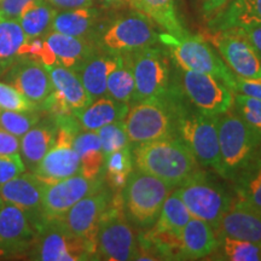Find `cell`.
Segmentation results:
<instances>
[{
    "mask_svg": "<svg viewBox=\"0 0 261 261\" xmlns=\"http://www.w3.org/2000/svg\"><path fill=\"white\" fill-rule=\"evenodd\" d=\"M175 130L191 150L198 163L211 167L221 175V160L217 117L187 110L179 98L175 100Z\"/></svg>",
    "mask_w": 261,
    "mask_h": 261,
    "instance_id": "obj_4",
    "label": "cell"
},
{
    "mask_svg": "<svg viewBox=\"0 0 261 261\" xmlns=\"http://www.w3.org/2000/svg\"><path fill=\"white\" fill-rule=\"evenodd\" d=\"M175 97L177 92L171 89L166 96L137 102L129 108L122 121L130 144L174 137Z\"/></svg>",
    "mask_w": 261,
    "mask_h": 261,
    "instance_id": "obj_3",
    "label": "cell"
},
{
    "mask_svg": "<svg viewBox=\"0 0 261 261\" xmlns=\"http://www.w3.org/2000/svg\"><path fill=\"white\" fill-rule=\"evenodd\" d=\"M19 150V140L8 130L0 126V154L12 155L17 154Z\"/></svg>",
    "mask_w": 261,
    "mask_h": 261,
    "instance_id": "obj_45",
    "label": "cell"
},
{
    "mask_svg": "<svg viewBox=\"0 0 261 261\" xmlns=\"http://www.w3.org/2000/svg\"><path fill=\"white\" fill-rule=\"evenodd\" d=\"M133 163L138 171L161 179L177 188L198 169V162L191 150L177 137L135 145Z\"/></svg>",
    "mask_w": 261,
    "mask_h": 261,
    "instance_id": "obj_1",
    "label": "cell"
},
{
    "mask_svg": "<svg viewBox=\"0 0 261 261\" xmlns=\"http://www.w3.org/2000/svg\"><path fill=\"white\" fill-rule=\"evenodd\" d=\"M219 51L225 63L236 76L261 79V57L236 28L212 31L204 35Z\"/></svg>",
    "mask_w": 261,
    "mask_h": 261,
    "instance_id": "obj_16",
    "label": "cell"
},
{
    "mask_svg": "<svg viewBox=\"0 0 261 261\" xmlns=\"http://www.w3.org/2000/svg\"><path fill=\"white\" fill-rule=\"evenodd\" d=\"M57 136L46 155L33 169L44 184H51L80 173V159L74 148V138L80 126L74 115L55 116Z\"/></svg>",
    "mask_w": 261,
    "mask_h": 261,
    "instance_id": "obj_7",
    "label": "cell"
},
{
    "mask_svg": "<svg viewBox=\"0 0 261 261\" xmlns=\"http://www.w3.org/2000/svg\"><path fill=\"white\" fill-rule=\"evenodd\" d=\"M4 254H11V253H10L9 248L6 247L2 241H0V255H4Z\"/></svg>",
    "mask_w": 261,
    "mask_h": 261,
    "instance_id": "obj_50",
    "label": "cell"
},
{
    "mask_svg": "<svg viewBox=\"0 0 261 261\" xmlns=\"http://www.w3.org/2000/svg\"><path fill=\"white\" fill-rule=\"evenodd\" d=\"M130 8L148 16L168 34L174 37L188 34L179 21L173 0H132Z\"/></svg>",
    "mask_w": 261,
    "mask_h": 261,
    "instance_id": "obj_31",
    "label": "cell"
},
{
    "mask_svg": "<svg viewBox=\"0 0 261 261\" xmlns=\"http://www.w3.org/2000/svg\"><path fill=\"white\" fill-rule=\"evenodd\" d=\"M74 148L80 159V174L90 179L103 177L106 156L98 133L93 130L79 132L74 138Z\"/></svg>",
    "mask_w": 261,
    "mask_h": 261,
    "instance_id": "obj_29",
    "label": "cell"
},
{
    "mask_svg": "<svg viewBox=\"0 0 261 261\" xmlns=\"http://www.w3.org/2000/svg\"><path fill=\"white\" fill-rule=\"evenodd\" d=\"M54 91L42 104L40 110H46L52 116L75 115L92 102L84 87L79 75L74 70L52 65L47 68Z\"/></svg>",
    "mask_w": 261,
    "mask_h": 261,
    "instance_id": "obj_14",
    "label": "cell"
},
{
    "mask_svg": "<svg viewBox=\"0 0 261 261\" xmlns=\"http://www.w3.org/2000/svg\"><path fill=\"white\" fill-rule=\"evenodd\" d=\"M133 169V156L129 145L112 152L106 158L104 173L113 189H123Z\"/></svg>",
    "mask_w": 261,
    "mask_h": 261,
    "instance_id": "obj_37",
    "label": "cell"
},
{
    "mask_svg": "<svg viewBox=\"0 0 261 261\" xmlns=\"http://www.w3.org/2000/svg\"><path fill=\"white\" fill-rule=\"evenodd\" d=\"M217 259L228 261H261V244L237 240L227 236H218Z\"/></svg>",
    "mask_w": 261,
    "mask_h": 261,
    "instance_id": "obj_36",
    "label": "cell"
},
{
    "mask_svg": "<svg viewBox=\"0 0 261 261\" xmlns=\"http://www.w3.org/2000/svg\"><path fill=\"white\" fill-rule=\"evenodd\" d=\"M129 106L119 102L109 96L98 97L89 106L74 115L79 123L80 129L97 132L103 126L109 123L122 121L128 113Z\"/></svg>",
    "mask_w": 261,
    "mask_h": 261,
    "instance_id": "obj_24",
    "label": "cell"
},
{
    "mask_svg": "<svg viewBox=\"0 0 261 261\" xmlns=\"http://www.w3.org/2000/svg\"><path fill=\"white\" fill-rule=\"evenodd\" d=\"M234 91L236 93L261 100V79H243V77L237 76Z\"/></svg>",
    "mask_w": 261,
    "mask_h": 261,
    "instance_id": "obj_44",
    "label": "cell"
},
{
    "mask_svg": "<svg viewBox=\"0 0 261 261\" xmlns=\"http://www.w3.org/2000/svg\"><path fill=\"white\" fill-rule=\"evenodd\" d=\"M232 181L238 200L261 212V150Z\"/></svg>",
    "mask_w": 261,
    "mask_h": 261,
    "instance_id": "obj_32",
    "label": "cell"
},
{
    "mask_svg": "<svg viewBox=\"0 0 261 261\" xmlns=\"http://www.w3.org/2000/svg\"><path fill=\"white\" fill-rule=\"evenodd\" d=\"M44 182L34 173H22L0 185V196L5 203L14 204L27 212L38 230L45 221L42 215Z\"/></svg>",
    "mask_w": 261,
    "mask_h": 261,
    "instance_id": "obj_19",
    "label": "cell"
},
{
    "mask_svg": "<svg viewBox=\"0 0 261 261\" xmlns=\"http://www.w3.org/2000/svg\"><path fill=\"white\" fill-rule=\"evenodd\" d=\"M103 185V177L90 179L80 173L63 180L44 184L42 215L46 220L61 219L76 202L102 190Z\"/></svg>",
    "mask_w": 261,
    "mask_h": 261,
    "instance_id": "obj_15",
    "label": "cell"
},
{
    "mask_svg": "<svg viewBox=\"0 0 261 261\" xmlns=\"http://www.w3.org/2000/svg\"><path fill=\"white\" fill-rule=\"evenodd\" d=\"M104 4L113 6V8H123V6H130L132 0H103Z\"/></svg>",
    "mask_w": 261,
    "mask_h": 261,
    "instance_id": "obj_49",
    "label": "cell"
},
{
    "mask_svg": "<svg viewBox=\"0 0 261 261\" xmlns=\"http://www.w3.org/2000/svg\"><path fill=\"white\" fill-rule=\"evenodd\" d=\"M46 2L52 6L68 10L92 5V0H46Z\"/></svg>",
    "mask_w": 261,
    "mask_h": 261,
    "instance_id": "obj_47",
    "label": "cell"
},
{
    "mask_svg": "<svg viewBox=\"0 0 261 261\" xmlns=\"http://www.w3.org/2000/svg\"><path fill=\"white\" fill-rule=\"evenodd\" d=\"M0 2H2V0H0Z\"/></svg>",
    "mask_w": 261,
    "mask_h": 261,
    "instance_id": "obj_52",
    "label": "cell"
},
{
    "mask_svg": "<svg viewBox=\"0 0 261 261\" xmlns=\"http://www.w3.org/2000/svg\"><path fill=\"white\" fill-rule=\"evenodd\" d=\"M97 133L106 158L112 152L129 145L123 121H116L103 126L102 128L97 130Z\"/></svg>",
    "mask_w": 261,
    "mask_h": 261,
    "instance_id": "obj_39",
    "label": "cell"
},
{
    "mask_svg": "<svg viewBox=\"0 0 261 261\" xmlns=\"http://www.w3.org/2000/svg\"><path fill=\"white\" fill-rule=\"evenodd\" d=\"M125 55L132 68L136 91L133 103L166 96L171 90V68L162 48L148 46Z\"/></svg>",
    "mask_w": 261,
    "mask_h": 261,
    "instance_id": "obj_9",
    "label": "cell"
},
{
    "mask_svg": "<svg viewBox=\"0 0 261 261\" xmlns=\"http://www.w3.org/2000/svg\"><path fill=\"white\" fill-rule=\"evenodd\" d=\"M45 41L55 55L57 64L74 71L98 48L92 39L71 37L58 32L47 34Z\"/></svg>",
    "mask_w": 261,
    "mask_h": 261,
    "instance_id": "obj_22",
    "label": "cell"
},
{
    "mask_svg": "<svg viewBox=\"0 0 261 261\" xmlns=\"http://www.w3.org/2000/svg\"><path fill=\"white\" fill-rule=\"evenodd\" d=\"M25 172V165L18 154H0V185Z\"/></svg>",
    "mask_w": 261,
    "mask_h": 261,
    "instance_id": "obj_42",
    "label": "cell"
},
{
    "mask_svg": "<svg viewBox=\"0 0 261 261\" xmlns=\"http://www.w3.org/2000/svg\"><path fill=\"white\" fill-rule=\"evenodd\" d=\"M57 128L56 117L54 116L52 119H46L44 121L39 120L38 123H35L25 135L21 137L19 149L22 160H24L32 169H34L35 166L41 161L55 143Z\"/></svg>",
    "mask_w": 261,
    "mask_h": 261,
    "instance_id": "obj_27",
    "label": "cell"
},
{
    "mask_svg": "<svg viewBox=\"0 0 261 261\" xmlns=\"http://www.w3.org/2000/svg\"><path fill=\"white\" fill-rule=\"evenodd\" d=\"M40 120L38 110L33 112H12L0 110V126L16 137H22Z\"/></svg>",
    "mask_w": 261,
    "mask_h": 261,
    "instance_id": "obj_38",
    "label": "cell"
},
{
    "mask_svg": "<svg viewBox=\"0 0 261 261\" xmlns=\"http://www.w3.org/2000/svg\"><path fill=\"white\" fill-rule=\"evenodd\" d=\"M57 11L45 0H35L22 10L17 21L29 40L50 31Z\"/></svg>",
    "mask_w": 261,
    "mask_h": 261,
    "instance_id": "obj_34",
    "label": "cell"
},
{
    "mask_svg": "<svg viewBox=\"0 0 261 261\" xmlns=\"http://www.w3.org/2000/svg\"><path fill=\"white\" fill-rule=\"evenodd\" d=\"M236 29L238 33L252 45L254 50H255L261 57V24L249 25V27H242Z\"/></svg>",
    "mask_w": 261,
    "mask_h": 261,
    "instance_id": "obj_46",
    "label": "cell"
},
{
    "mask_svg": "<svg viewBox=\"0 0 261 261\" xmlns=\"http://www.w3.org/2000/svg\"><path fill=\"white\" fill-rule=\"evenodd\" d=\"M99 11L91 6L70 9L68 11L56 14L52 22L51 31L71 37L90 38L96 34L99 27Z\"/></svg>",
    "mask_w": 261,
    "mask_h": 261,
    "instance_id": "obj_28",
    "label": "cell"
},
{
    "mask_svg": "<svg viewBox=\"0 0 261 261\" xmlns=\"http://www.w3.org/2000/svg\"><path fill=\"white\" fill-rule=\"evenodd\" d=\"M160 42L154 21L139 11L122 15L100 28L97 46L110 54H128Z\"/></svg>",
    "mask_w": 261,
    "mask_h": 261,
    "instance_id": "obj_8",
    "label": "cell"
},
{
    "mask_svg": "<svg viewBox=\"0 0 261 261\" xmlns=\"http://www.w3.org/2000/svg\"><path fill=\"white\" fill-rule=\"evenodd\" d=\"M0 110L12 112H33L39 110L23 93L10 84L0 81Z\"/></svg>",
    "mask_w": 261,
    "mask_h": 261,
    "instance_id": "obj_40",
    "label": "cell"
},
{
    "mask_svg": "<svg viewBox=\"0 0 261 261\" xmlns=\"http://www.w3.org/2000/svg\"><path fill=\"white\" fill-rule=\"evenodd\" d=\"M121 55L110 54L99 47L75 70L90 97L96 99L107 94V80Z\"/></svg>",
    "mask_w": 261,
    "mask_h": 261,
    "instance_id": "obj_23",
    "label": "cell"
},
{
    "mask_svg": "<svg viewBox=\"0 0 261 261\" xmlns=\"http://www.w3.org/2000/svg\"><path fill=\"white\" fill-rule=\"evenodd\" d=\"M234 112L247 123L261 132V100L236 93L233 98Z\"/></svg>",
    "mask_w": 261,
    "mask_h": 261,
    "instance_id": "obj_41",
    "label": "cell"
},
{
    "mask_svg": "<svg viewBox=\"0 0 261 261\" xmlns=\"http://www.w3.org/2000/svg\"><path fill=\"white\" fill-rule=\"evenodd\" d=\"M35 0H2L0 2V17L18 19L22 10Z\"/></svg>",
    "mask_w": 261,
    "mask_h": 261,
    "instance_id": "obj_43",
    "label": "cell"
},
{
    "mask_svg": "<svg viewBox=\"0 0 261 261\" xmlns=\"http://www.w3.org/2000/svg\"><path fill=\"white\" fill-rule=\"evenodd\" d=\"M4 204H5V202H4V201H3L2 196H0V208H2V207H3V205H4Z\"/></svg>",
    "mask_w": 261,
    "mask_h": 261,
    "instance_id": "obj_51",
    "label": "cell"
},
{
    "mask_svg": "<svg viewBox=\"0 0 261 261\" xmlns=\"http://www.w3.org/2000/svg\"><path fill=\"white\" fill-rule=\"evenodd\" d=\"M29 41L17 19L0 17V73L23 57V47Z\"/></svg>",
    "mask_w": 261,
    "mask_h": 261,
    "instance_id": "obj_30",
    "label": "cell"
},
{
    "mask_svg": "<svg viewBox=\"0 0 261 261\" xmlns=\"http://www.w3.org/2000/svg\"><path fill=\"white\" fill-rule=\"evenodd\" d=\"M180 86L182 93L203 115L217 117L233 107V91L213 75L180 69Z\"/></svg>",
    "mask_w": 261,
    "mask_h": 261,
    "instance_id": "obj_13",
    "label": "cell"
},
{
    "mask_svg": "<svg viewBox=\"0 0 261 261\" xmlns=\"http://www.w3.org/2000/svg\"><path fill=\"white\" fill-rule=\"evenodd\" d=\"M37 232V225L27 212L9 203L0 208V241L9 248L10 253L28 249Z\"/></svg>",
    "mask_w": 261,
    "mask_h": 261,
    "instance_id": "obj_21",
    "label": "cell"
},
{
    "mask_svg": "<svg viewBox=\"0 0 261 261\" xmlns=\"http://www.w3.org/2000/svg\"><path fill=\"white\" fill-rule=\"evenodd\" d=\"M214 231L217 237L227 236L261 244V212L236 198Z\"/></svg>",
    "mask_w": 261,
    "mask_h": 261,
    "instance_id": "obj_20",
    "label": "cell"
},
{
    "mask_svg": "<svg viewBox=\"0 0 261 261\" xmlns=\"http://www.w3.org/2000/svg\"><path fill=\"white\" fill-rule=\"evenodd\" d=\"M232 108L217 116L221 177L228 180H233L261 150L260 130L244 121Z\"/></svg>",
    "mask_w": 261,
    "mask_h": 261,
    "instance_id": "obj_2",
    "label": "cell"
},
{
    "mask_svg": "<svg viewBox=\"0 0 261 261\" xmlns=\"http://www.w3.org/2000/svg\"><path fill=\"white\" fill-rule=\"evenodd\" d=\"M261 24V0H228L208 22L212 31Z\"/></svg>",
    "mask_w": 261,
    "mask_h": 261,
    "instance_id": "obj_25",
    "label": "cell"
},
{
    "mask_svg": "<svg viewBox=\"0 0 261 261\" xmlns=\"http://www.w3.org/2000/svg\"><path fill=\"white\" fill-rule=\"evenodd\" d=\"M5 73L10 85L23 93L39 110L54 91L47 68L31 57L18 58Z\"/></svg>",
    "mask_w": 261,
    "mask_h": 261,
    "instance_id": "obj_18",
    "label": "cell"
},
{
    "mask_svg": "<svg viewBox=\"0 0 261 261\" xmlns=\"http://www.w3.org/2000/svg\"><path fill=\"white\" fill-rule=\"evenodd\" d=\"M191 218L187 205L180 200L177 192L173 191L166 198L152 230L156 232L167 233L180 238L182 228L185 227V225L189 223Z\"/></svg>",
    "mask_w": 261,
    "mask_h": 261,
    "instance_id": "obj_33",
    "label": "cell"
},
{
    "mask_svg": "<svg viewBox=\"0 0 261 261\" xmlns=\"http://www.w3.org/2000/svg\"><path fill=\"white\" fill-rule=\"evenodd\" d=\"M31 247L29 256L39 261H80L96 255L90 244L67 230L60 219H45Z\"/></svg>",
    "mask_w": 261,
    "mask_h": 261,
    "instance_id": "obj_10",
    "label": "cell"
},
{
    "mask_svg": "<svg viewBox=\"0 0 261 261\" xmlns=\"http://www.w3.org/2000/svg\"><path fill=\"white\" fill-rule=\"evenodd\" d=\"M110 192L102 189L76 202L61 218V223L75 236L83 238L96 254V234L98 225L112 203Z\"/></svg>",
    "mask_w": 261,
    "mask_h": 261,
    "instance_id": "obj_17",
    "label": "cell"
},
{
    "mask_svg": "<svg viewBox=\"0 0 261 261\" xmlns=\"http://www.w3.org/2000/svg\"><path fill=\"white\" fill-rule=\"evenodd\" d=\"M122 202V200H121ZM113 198L98 225L96 254L109 261L136 260L138 243L123 212V203Z\"/></svg>",
    "mask_w": 261,
    "mask_h": 261,
    "instance_id": "obj_11",
    "label": "cell"
},
{
    "mask_svg": "<svg viewBox=\"0 0 261 261\" xmlns=\"http://www.w3.org/2000/svg\"><path fill=\"white\" fill-rule=\"evenodd\" d=\"M227 2L228 0H202V11L207 17H212L218 11H220L227 4Z\"/></svg>",
    "mask_w": 261,
    "mask_h": 261,
    "instance_id": "obj_48",
    "label": "cell"
},
{
    "mask_svg": "<svg viewBox=\"0 0 261 261\" xmlns=\"http://www.w3.org/2000/svg\"><path fill=\"white\" fill-rule=\"evenodd\" d=\"M177 188L175 192L187 205L191 217L205 221L214 230L233 201L230 195L201 171L196 172Z\"/></svg>",
    "mask_w": 261,
    "mask_h": 261,
    "instance_id": "obj_12",
    "label": "cell"
},
{
    "mask_svg": "<svg viewBox=\"0 0 261 261\" xmlns=\"http://www.w3.org/2000/svg\"><path fill=\"white\" fill-rule=\"evenodd\" d=\"M172 189L174 188L148 173H130L122 190L123 208L129 219L142 227L154 225Z\"/></svg>",
    "mask_w": 261,
    "mask_h": 261,
    "instance_id": "obj_6",
    "label": "cell"
},
{
    "mask_svg": "<svg viewBox=\"0 0 261 261\" xmlns=\"http://www.w3.org/2000/svg\"><path fill=\"white\" fill-rule=\"evenodd\" d=\"M136 85L132 68L125 55L120 56L116 67L107 80V94L119 102L129 104L135 96Z\"/></svg>",
    "mask_w": 261,
    "mask_h": 261,
    "instance_id": "obj_35",
    "label": "cell"
},
{
    "mask_svg": "<svg viewBox=\"0 0 261 261\" xmlns=\"http://www.w3.org/2000/svg\"><path fill=\"white\" fill-rule=\"evenodd\" d=\"M160 42L168 48L180 69L213 75L234 91L237 76L203 37H174L165 33L160 34Z\"/></svg>",
    "mask_w": 261,
    "mask_h": 261,
    "instance_id": "obj_5",
    "label": "cell"
},
{
    "mask_svg": "<svg viewBox=\"0 0 261 261\" xmlns=\"http://www.w3.org/2000/svg\"><path fill=\"white\" fill-rule=\"evenodd\" d=\"M217 243L214 228L203 220L191 218L180 233L181 259H204L214 253Z\"/></svg>",
    "mask_w": 261,
    "mask_h": 261,
    "instance_id": "obj_26",
    "label": "cell"
}]
</instances>
